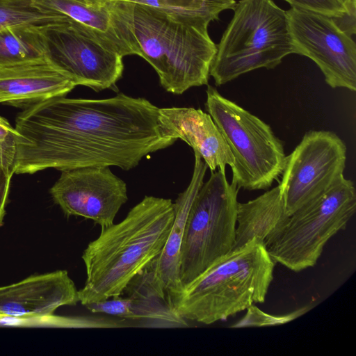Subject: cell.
<instances>
[{"mask_svg":"<svg viewBox=\"0 0 356 356\" xmlns=\"http://www.w3.org/2000/svg\"><path fill=\"white\" fill-rule=\"evenodd\" d=\"M289 218L279 186L254 200L238 202L233 250L254 238L266 244L283 228Z\"/></svg>","mask_w":356,"mask_h":356,"instance_id":"ac0fdd59","label":"cell"},{"mask_svg":"<svg viewBox=\"0 0 356 356\" xmlns=\"http://www.w3.org/2000/svg\"><path fill=\"white\" fill-rule=\"evenodd\" d=\"M174 218L170 199L145 196L121 222L102 228L82 254L86 280L79 290V302L85 305L122 295L161 253Z\"/></svg>","mask_w":356,"mask_h":356,"instance_id":"7a4b0ae2","label":"cell"},{"mask_svg":"<svg viewBox=\"0 0 356 356\" xmlns=\"http://www.w3.org/2000/svg\"><path fill=\"white\" fill-rule=\"evenodd\" d=\"M356 210V191L344 176L312 199L289 218L283 228L268 243L275 262L298 272L314 266L327 242L345 229Z\"/></svg>","mask_w":356,"mask_h":356,"instance_id":"ba28073f","label":"cell"},{"mask_svg":"<svg viewBox=\"0 0 356 356\" xmlns=\"http://www.w3.org/2000/svg\"><path fill=\"white\" fill-rule=\"evenodd\" d=\"M210 76L218 86L296 54L286 12L272 0H241L216 45Z\"/></svg>","mask_w":356,"mask_h":356,"instance_id":"5b68a950","label":"cell"},{"mask_svg":"<svg viewBox=\"0 0 356 356\" xmlns=\"http://www.w3.org/2000/svg\"><path fill=\"white\" fill-rule=\"evenodd\" d=\"M147 6L184 19L209 24L222 11L234 10L235 0H120Z\"/></svg>","mask_w":356,"mask_h":356,"instance_id":"44dd1931","label":"cell"},{"mask_svg":"<svg viewBox=\"0 0 356 356\" xmlns=\"http://www.w3.org/2000/svg\"><path fill=\"white\" fill-rule=\"evenodd\" d=\"M86 3L97 8H106L114 5L120 0H82Z\"/></svg>","mask_w":356,"mask_h":356,"instance_id":"83f0119b","label":"cell"},{"mask_svg":"<svg viewBox=\"0 0 356 356\" xmlns=\"http://www.w3.org/2000/svg\"><path fill=\"white\" fill-rule=\"evenodd\" d=\"M159 118L166 132L190 145L211 172L233 165L230 149L209 113L193 107L159 108Z\"/></svg>","mask_w":356,"mask_h":356,"instance_id":"5bb4252c","label":"cell"},{"mask_svg":"<svg viewBox=\"0 0 356 356\" xmlns=\"http://www.w3.org/2000/svg\"><path fill=\"white\" fill-rule=\"evenodd\" d=\"M84 306L92 313L106 314L129 321L131 319V303L128 297L114 296L104 300L88 303Z\"/></svg>","mask_w":356,"mask_h":356,"instance_id":"cb8c5ba5","label":"cell"},{"mask_svg":"<svg viewBox=\"0 0 356 356\" xmlns=\"http://www.w3.org/2000/svg\"><path fill=\"white\" fill-rule=\"evenodd\" d=\"M78 302L79 291L66 270L33 275L0 287V318H49L58 307Z\"/></svg>","mask_w":356,"mask_h":356,"instance_id":"4fadbf2b","label":"cell"},{"mask_svg":"<svg viewBox=\"0 0 356 356\" xmlns=\"http://www.w3.org/2000/svg\"><path fill=\"white\" fill-rule=\"evenodd\" d=\"M46 60L76 86L95 92L121 79L122 56L106 48L65 19L40 26Z\"/></svg>","mask_w":356,"mask_h":356,"instance_id":"9c48e42d","label":"cell"},{"mask_svg":"<svg viewBox=\"0 0 356 356\" xmlns=\"http://www.w3.org/2000/svg\"><path fill=\"white\" fill-rule=\"evenodd\" d=\"M17 135L15 129L0 116V165L13 172L16 157Z\"/></svg>","mask_w":356,"mask_h":356,"instance_id":"603a6c76","label":"cell"},{"mask_svg":"<svg viewBox=\"0 0 356 356\" xmlns=\"http://www.w3.org/2000/svg\"><path fill=\"white\" fill-rule=\"evenodd\" d=\"M120 5L136 55L154 68L166 91L181 95L192 87L208 85L217 48L209 35V24L138 3L120 1Z\"/></svg>","mask_w":356,"mask_h":356,"instance_id":"3957f363","label":"cell"},{"mask_svg":"<svg viewBox=\"0 0 356 356\" xmlns=\"http://www.w3.org/2000/svg\"><path fill=\"white\" fill-rule=\"evenodd\" d=\"M13 172L0 165V225L6 213L5 207L8 200V191Z\"/></svg>","mask_w":356,"mask_h":356,"instance_id":"4316f807","label":"cell"},{"mask_svg":"<svg viewBox=\"0 0 356 356\" xmlns=\"http://www.w3.org/2000/svg\"><path fill=\"white\" fill-rule=\"evenodd\" d=\"M40 26L18 24L0 30V67L47 62Z\"/></svg>","mask_w":356,"mask_h":356,"instance_id":"ffe728a7","label":"cell"},{"mask_svg":"<svg viewBox=\"0 0 356 356\" xmlns=\"http://www.w3.org/2000/svg\"><path fill=\"white\" fill-rule=\"evenodd\" d=\"M239 188L217 170L202 184L185 225L179 259L182 289L234 246Z\"/></svg>","mask_w":356,"mask_h":356,"instance_id":"52a82bcc","label":"cell"},{"mask_svg":"<svg viewBox=\"0 0 356 356\" xmlns=\"http://www.w3.org/2000/svg\"><path fill=\"white\" fill-rule=\"evenodd\" d=\"M296 54L319 67L332 88L356 90V44L334 17L291 7L286 11Z\"/></svg>","mask_w":356,"mask_h":356,"instance_id":"8fae6325","label":"cell"},{"mask_svg":"<svg viewBox=\"0 0 356 356\" xmlns=\"http://www.w3.org/2000/svg\"><path fill=\"white\" fill-rule=\"evenodd\" d=\"M275 261L265 244L252 238L197 276L173 300L185 320L211 324L265 301Z\"/></svg>","mask_w":356,"mask_h":356,"instance_id":"277c9868","label":"cell"},{"mask_svg":"<svg viewBox=\"0 0 356 356\" xmlns=\"http://www.w3.org/2000/svg\"><path fill=\"white\" fill-rule=\"evenodd\" d=\"M123 293L130 300V321L143 323L146 327L188 325L186 320L175 312L165 292L155 284L147 268L128 284Z\"/></svg>","mask_w":356,"mask_h":356,"instance_id":"d6986e66","label":"cell"},{"mask_svg":"<svg viewBox=\"0 0 356 356\" xmlns=\"http://www.w3.org/2000/svg\"><path fill=\"white\" fill-rule=\"evenodd\" d=\"M194 156L191 181L174 203L175 218L167 241L161 253L146 268L156 285L165 292L171 305L182 291L179 279V259L185 225L191 204L204 183L208 168L197 153L194 152Z\"/></svg>","mask_w":356,"mask_h":356,"instance_id":"2e32d148","label":"cell"},{"mask_svg":"<svg viewBox=\"0 0 356 356\" xmlns=\"http://www.w3.org/2000/svg\"><path fill=\"white\" fill-rule=\"evenodd\" d=\"M149 101L124 93L106 99L56 96L17 116L13 172L90 166L124 170L177 140L163 129Z\"/></svg>","mask_w":356,"mask_h":356,"instance_id":"6da1fadb","label":"cell"},{"mask_svg":"<svg viewBox=\"0 0 356 356\" xmlns=\"http://www.w3.org/2000/svg\"><path fill=\"white\" fill-rule=\"evenodd\" d=\"M76 86L47 62L0 67V103L26 108Z\"/></svg>","mask_w":356,"mask_h":356,"instance_id":"e0dca14e","label":"cell"},{"mask_svg":"<svg viewBox=\"0 0 356 356\" xmlns=\"http://www.w3.org/2000/svg\"><path fill=\"white\" fill-rule=\"evenodd\" d=\"M50 193L65 214L92 220L101 228L114 223L128 200L126 183L108 166L62 170Z\"/></svg>","mask_w":356,"mask_h":356,"instance_id":"7c38bea8","label":"cell"},{"mask_svg":"<svg viewBox=\"0 0 356 356\" xmlns=\"http://www.w3.org/2000/svg\"><path fill=\"white\" fill-rule=\"evenodd\" d=\"M205 106L233 155L232 181L239 189L269 188L286 164L282 141L268 124L210 86Z\"/></svg>","mask_w":356,"mask_h":356,"instance_id":"8992f818","label":"cell"},{"mask_svg":"<svg viewBox=\"0 0 356 356\" xmlns=\"http://www.w3.org/2000/svg\"><path fill=\"white\" fill-rule=\"evenodd\" d=\"M65 19L33 0H0V30L18 24L42 26Z\"/></svg>","mask_w":356,"mask_h":356,"instance_id":"7402d4cb","label":"cell"},{"mask_svg":"<svg viewBox=\"0 0 356 356\" xmlns=\"http://www.w3.org/2000/svg\"><path fill=\"white\" fill-rule=\"evenodd\" d=\"M247 314L257 317V321H254L250 325H268V324H275V323H283L284 322H287L294 318L296 316L300 314V312H296L294 314H291L285 316H272L267 314H264L261 311H260L256 307H253L251 305L248 309Z\"/></svg>","mask_w":356,"mask_h":356,"instance_id":"484cf974","label":"cell"},{"mask_svg":"<svg viewBox=\"0 0 356 356\" xmlns=\"http://www.w3.org/2000/svg\"><path fill=\"white\" fill-rule=\"evenodd\" d=\"M291 7L318 12L332 17L348 15L347 9L338 0H284Z\"/></svg>","mask_w":356,"mask_h":356,"instance_id":"d4e9b609","label":"cell"},{"mask_svg":"<svg viewBox=\"0 0 356 356\" xmlns=\"http://www.w3.org/2000/svg\"><path fill=\"white\" fill-rule=\"evenodd\" d=\"M347 9L348 15L355 17L356 0H338Z\"/></svg>","mask_w":356,"mask_h":356,"instance_id":"f1b7e54d","label":"cell"},{"mask_svg":"<svg viewBox=\"0 0 356 356\" xmlns=\"http://www.w3.org/2000/svg\"><path fill=\"white\" fill-rule=\"evenodd\" d=\"M37 5L60 14L106 48L122 57L136 55L133 35L122 16L120 1L97 8L82 0H33Z\"/></svg>","mask_w":356,"mask_h":356,"instance_id":"9a60e30c","label":"cell"},{"mask_svg":"<svg viewBox=\"0 0 356 356\" xmlns=\"http://www.w3.org/2000/svg\"><path fill=\"white\" fill-rule=\"evenodd\" d=\"M346 146L334 132L309 131L286 156L278 185L290 216L343 176Z\"/></svg>","mask_w":356,"mask_h":356,"instance_id":"30bf717a","label":"cell"}]
</instances>
